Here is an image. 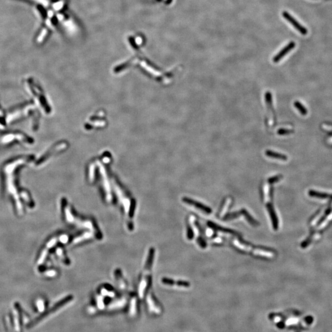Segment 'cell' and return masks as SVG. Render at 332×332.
Segmentation results:
<instances>
[{"instance_id":"603a6c76","label":"cell","mask_w":332,"mask_h":332,"mask_svg":"<svg viewBox=\"0 0 332 332\" xmlns=\"http://www.w3.org/2000/svg\"><path fill=\"white\" fill-rule=\"evenodd\" d=\"M37 306L38 308L39 311H44L45 306V301H43V300H38L37 302Z\"/></svg>"},{"instance_id":"cb8c5ba5","label":"cell","mask_w":332,"mask_h":332,"mask_svg":"<svg viewBox=\"0 0 332 332\" xmlns=\"http://www.w3.org/2000/svg\"><path fill=\"white\" fill-rule=\"evenodd\" d=\"M265 99H266V101L268 103V105H269V106H271L272 105V95H271V93H270L269 92H267L266 95H265Z\"/></svg>"},{"instance_id":"ac0fdd59","label":"cell","mask_w":332,"mask_h":332,"mask_svg":"<svg viewBox=\"0 0 332 332\" xmlns=\"http://www.w3.org/2000/svg\"><path fill=\"white\" fill-rule=\"evenodd\" d=\"M294 106L296 107V108L300 111V113L303 115L305 116L308 113V111L306 108L298 101H296L294 102Z\"/></svg>"},{"instance_id":"6da1fadb","label":"cell","mask_w":332,"mask_h":332,"mask_svg":"<svg viewBox=\"0 0 332 332\" xmlns=\"http://www.w3.org/2000/svg\"><path fill=\"white\" fill-rule=\"evenodd\" d=\"M73 300V296L71 295H68L66 297L63 298V299H62L61 300H60L59 301H58L57 303H55L53 306H52L50 309H49L48 311L44 312L42 314H41L40 316H39L38 317H36L35 319H34L33 320H32V321H30L27 325V329H31V328H33L35 326H36L38 324H39L40 322H41V321H43L44 319H45L46 318H47L48 317H49V316H50L51 314L55 313V312H57L58 310H59L60 309H61L62 308H63V306H65L67 304H68V303L71 302L72 300Z\"/></svg>"},{"instance_id":"7a4b0ae2","label":"cell","mask_w":332,"mask_h":332,"mask_svg":"<svg viewBox=\"0 0 332 332\" xmlns=\"http://www.w3.org/2000/svg\"><path fill=\"white\" fill-rule=\"evenodd\" d=\"M14 327L15 332H21L22 329V309L18 303L14 305Z\"/></svg>"},{"instance_id":"ba28073f","label":"cell","mask_w":332,"mask_h":332,"mask_svg":"<svg viewBox=\"0 0 332 332\" xmlns=\"http://www.w3.org/2000/svg\"><path fill=\"white\" fill-rule=\"evenodd\" d=\"M295 46V43L294 42H290L288 43L285 48H283L274 58H273V62L274 63H277L279 62L285 55H287V53H288L290 50H291Z\"/></svg>"},{"instance_id":"5bb4252c","label":"cell","mask_w":332,"mask_h":332,"mask_svg":"<svg viewBox=\"0 0 332 332\" xmlns=\"http://www.w3.org/2000/svg\"><path fill=\"white\" fill-rule=\"evenodd\" d=\"M55 253L57 256L60 258V260L65 265H68L70 264V260L68 258L67 255H65V252H63V250L62 247H57L55 249Z\"/></svg>"},{"instance_id":"4fadbf2b","label":"cell","mask_w":332,"mask_h":332,"mask_svg":"<svg viewBox=\"0 0 332 332\" xmlns=\"http://www.w3.org/2000/svg\"><path fill=\"white\" fill-rule=\"evenodd\" d=\"M265 154L269 157L277 159H279V160H282V161H287V156H285V154L273 151L272 150H266L265 151Z\"/></svg>"},{"instance_id":"3957f363","label":"cell","mask_w":332,"mask_h":332,"mask_svg":"<svg viewBox=\"0 0 332 332\" xmlns=\"http://www.w3.org/2000/svg\"><path fill=\"white\" fill-rule=\"evenodd\" d=\"M283 17L285 19L290 23L300 33H301L303 35H306L308 33V30L306 28L303 27L295 19H294L290 14H288L287 12L284 11L282 13Z\"/></svg>"},{"instance_id":"8fae6325","label":"cell","mask_w":332,"mask_h":332,"mask_svg":"<svg viewBox=\"0 0 332 332\" xmlns=\"http://www.w3.org/2000/svg\"><path fill=\"white\" fill-rule=\"evenodd\" d=\"M114 278L116 279V281L117 282V284L118 285V287L121 289H125L126 287V282L124 280L123 274L121 273V271L119 269H116L114 271Z\"/></svg>"},{"instance_id":"484cf974","label":"cell","mask_w":332,"mask_h":332,"mask_svg":"<svg viewBox=\"0 0 332 332\" xmlns=\"http://www.w3.org/2000/svg\"><path fill=\"white\" fill-rule=\"evenodd\" d=\"M331 211H332V209H328V210H327L326 211V214H325V215H324V216H323V217H322V218H321L320 219V220H319V222L317 223V225H319V224L322 223L323 222V221H324V220H325V219L326 218L327 216V215H329V213H330Z\"/></svg>"},{"instance_id":"8992f818","label":"cell","mask_w":332,"mask_h":332,"mask_svg":"<svg viewBox=\"0 0 332 332\" xmlns=\"http://www.w3.org/2000/svg\"><path fill=\"white\" fill-rule=\"evenodd\" d=\"M151 282V278L149 277V275H145L143 274L142 279L140 282L139 287V296L140 298H142L144 296V295L147 290L148 287L149 286V284Z\"/></svg>"},{"instance_id":"277c9868","label":"cell","mask_w":332,"mask_h":332,"mask_svg":"<svg viewBox=\"0 0 332 332\" xmlns=\"http://www.w3.org/2000/svg\"><path fill=\"white\" fill-rule=\"evenodd\" d=\"M146 302L150 311L157 314H160L161 313V308L160 306L158 304L157 302L156 301V300L151 294L148 295Z\"/></svg>"},{"instance_id":"52a82bcc","label":"cell","mask_w":332,"mask_h":332,"mask_svg":"<svg viewBox=\"0 0 332 332\" xmlns=\"http://www.w3.org/2000/svg\"><path fill=\"white\" fill-rule=\"evenodd\" d=\"M183 202H185L186 204H188L194 206L196 208H197V209L204 211V212H205V213H206L207 214H209V213H210L212 212V210L209 207L203 205L202 204H201L200 202H196V201H195V200H194L192 199H191L190 198L184 197V198H183Z\"/></svg>"},{"instance_id":"d6986e66","label":"cell","mask_w":332,"mask_h":332,"mask_svg":"<svg viewBox=\"0 0 332 332\" xmlns=\"http://www.w3.org/2000/svg\"><path fill=\"white\" fill-rule=\"evenodd\" d=\"M101 293L103 296H108L111 297H113L114 296V292L113 291H111L109 289L108 290L107 288H103L101 290Z\"/></svg>"},{"instance_id":"5b68a950","label":"cell","mask_w":332,"mask_h":332,"mask_svg":"<svg viewBox=\"0 0 332 332\" xmlns=\"http://www.w3.org/2000/svg\"><path fill=\"white\" fill-rule=\"evenodd\" d=\"M154 252H155L154 249L153 248H151L149 249L148 254V256H147V258H146V261H145L144 266L143 274H146V275L149 274V272H150V271L151 269L153 263V260H154Z\"/></svg>"},{"instance_id":"30bf717a","label":"cell","mask_w":332,"mask_h":332,"mask_svg":"<svg viewBox=\"0 0 332 332\" xmlns=\"http://www.w3.org/2000/svg\"><path fill=\"white\" fill-rule=\"evenodd\" d=\"M308 194L312 197H316V198H319V199H332V194L319 192L317 191H314V190H309L308 192Z\"/></svg>"},{"instance_id":"7402d4cb","label":"cell","mask_w":332,"mask_h":332,"mask_svg":"<svg viewBox=\"0 0 332 332\" xmlns=\"http://www.w3.org/2000/svg\"><path fill=\"white\" fill-rule=\"evenodd\" d=\"M293 132V131H291V130H289V129H281L278 130V135H280V136H284V135L290 134H291V132Z\"/></svg>"},{"instance_id":"7c38bea8","label":"cell","mask_w":332,"mask_h":332,"mask_svg":"<svg viewBox=\"0 0 332 332\" xmlns=\"http://www.w3.org/2000/svg\"><path fill=\"white\" fill-rule=\"evenodd\" d=\"M93 233L90 231V232H86L83 234H82L80 236H78V237H76L72 241V244H78L84 240H88V239H91L92 237H93Z\"/></svg>"},{"instance_id":"ffe728a7","label":"cell","mask_w":332,"mask_h":332,"mask_svg":"<svg viewBox=\"0 0 332 332\" xmlns=\"http://www.w3.org/2000/svg\"><path fill=\"white\" fill-rule=\"evenodd\" d=\"M58 242L63 244H67L69 240V237L67 235H60L59 236H58Z\"/></svg>"},{"instance_id":"4316f807","label":"cell","mask_w":332,"mask_h":332,"mask_svg":"<svg viewBox=\"0 0 332 332\" xmlns=\"http://www.w3.org/2000/svg\"><path fill=\"white\" fill-rule=\"evenodd\" d=\"M193 231H192V228L189 226L188 228V232H187V237L188 239H192L193 238Z\"/></svg>"},{"instance_id":"44dd1931","label":"cell","mask_w":332,"mask_h":332,"mask_svg":"<svg viewBox=\"0 0 332 332\" xmlns=\"http://www.w3.org/2000/svg\"><path fill=\"white\" fill-rule=\"evenodd\" d=\"M231 199H230V198H228V199H226V202H225V205H224V207L223 208V209L222 210V211H221V212H220V216H222V215H224V213L226 212V210H227L228 206H229V205H230V204H231Z\"/></svg>"},{"instance_id":"2e32d148","label":"cell","mask_w":332,"mask_h":332,"mask_svg":"<svg viewBox=\"0 0 332 332\" xmlns=\"http://www.w3.org/2000/svg\"><path fill=\"white\" fill-rule=\"evenodd\" d=\"M265 249H262L261 248H259L254 251V254L257 255H261L263 257H271L273 255V253L271 252L267 251Z\"/></svg>"},{"instance_id":"9c48e42d","label":"cell","mask_w":332,"mask_h":332,"mask_svg":"<svg viewBox=\"0 0 332 332\" xmlns=\"http://www.w3.org/2000/svg\"><path fill=\"white\" fill-rule=\"evenodd\" d=\"M161 282L165 285H176L177 286H179V287H189L190 286V284L188 282H187V281H179L177 282H174V280L172 279H169V278H164L162 279L161 280Z\"/></svg>"},{"instance_id":"83f0119b","label":"cell","mask_w":332,"mask_h":332,"mask_svg":"<svg viewBox=\"0 0 332 332\" xmlns=\"http://www.w3.org/2000/svg\"><path fill=\"white\" fill-rule=\"evenodd\" d=\"M97 303H98V306L99 308L100 309H102L103 308V300H102V298L100 296H98V298H97Z\"/></svg>"},{"instance_id":"e0dca14e","label":"cell","mask_w":332,"mask_h":332,"mask_svg":"<svg viewBox=\"0 0 332 332\" xmlns=\"http://www.w3.org/2000/svg\"><path fill=\"white\" fill-rule=\"evenodd\" d=\"M137 298L136 297L132 298L131 300V306H130V314L132 316H135L137 313Z\"/></svg>"},{"instance_id":"d4e9b609","label":"cell","mask_w":332,"mask_h":332,"mask_svg":"<svg viewBox=\"0 0 332 332\" xmlns=\"http://www.w3.org/2000/svg\"><path fill=\"white\" fill-rule=\"evenodd\" d=\"M281 177H282L281 175H278V176L270 178L268 179V182L269 183H273L278 182L279 180H281V179L282 178Z\"/></svg>"},{"instance_id":"9a60e30c","label":"cell","mask_w":332,"mask_h":332,"mask_svg":"<svg viewBox=\"0 0 332 332\" xmlns=\"http://www.w3.org/2000/svg\"><path fill=\"white\" fill-rule=\"evenodd\" d=\"M126 300L125 298H122V299L114 301V302L111 303L109 306V308L110 309L120 308L124 306L126 304Z\"/></svg>"}]
</instances>
